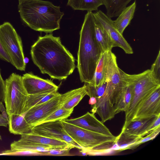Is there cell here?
Returning a JSON list of instances; mask_svg holds the SVG:
<instances>
[{
  "label": "cell",
  "instance_id": "cell-1",
  "mask_svg": "<svg viewBox=\"0 0 160 160\" xmlns=\"http://www.w3.org/2000/svg\"><path fill=\"white\" fill-rule=\"evenodd\" d=\"M30 54L41 72L53 79H66L76 68L72 55L62 44L60 37L52 33L39 36L31 46Z\"/></svg>",
  "mask_w": 160,
  "mask_h": 160
},
{
  "label": "cell",
  "instance_id": "cell-2",
  "mask_svg": "<svg viewBox=\"0 0 160 160\" xmlns=\"http://www.w3.org/2000/svg\"><path fill=\"white\" fill-rule=\"evenodd\" d=\"M95 21L92 12H88L80 32L77 68L82 82L91 83L97 65L102 53L94 34Z\"/></svg>",
  "mask_w": 160,
  "mask_h": 160
},
{
  "label": "cell",
  "instance_id": "cell-3",
  "mask_svg": "<svg viewBox=\"0 0 160 160\" xmlns=\"http://www.w3.org/2000/svg\"><path fill=\"white\" fill-rule=\"evenodd\" d=\"M60 7L48 1L28 0L18 5L21 18L32 29L47 33L60 28L64 13Z\"/></svg>",
  "mask_w": 160,
  "mask_h": 160
},
{
  "label": "cell",
  "instance_id": "cell-4",
  "mask_svg": "<svg viewBox=\"0 0 160 160\" xmlns=\"http://www.w3.org/2000/svg\"><path fill=\"white\" fill-rule=\"evenodd\" d=\"M122 81L128 84L132 91V98L129 109L125 113V119L122 128L132 121L140 106L154 92L160 88V82L153 77L150 69L138 74H129L120 68Z\"/></svg>",
  "mask_w": 160,
  "mask_h": 160
},
{
  "label": "cell",
  "instance_id": "cell-5",
  "mask_svg": "<svg viewBox=\"0 0 160 160\" xmlns=\"http://www.w3.org/2000/svg\"><path fill=\"white\" fill-rule=\"evenodd\" d=\"M68 135L88 153L93 154L111 149L116 142V137L89 131L61 120Z\"/></svg>",
  "mask_w": 160,
  "mask_h": 160
},
{
  "label": "cell",
  "instance_id": "cell-6",
  "mask_svg": "<svg viewBox=\"0 0 160 160\" xmlns=\"http://www.w3.org/2000/svg\"><path fill=\"white\" fill-rule=\"evenodd\" d=\"M28 95L23 84L22 76L12 73L5 81L4 102L8 116L24 114Z\"/></svg>",
  "mask_w": 160,
  "mask_h": 160
},
{
  "label": "cell",
  "instance_id": "cell-7",
  "mask_svg": "<svg viewBox=\"0 0 160 160\" xmlns=\"http://www.w3.org/2000/svg\"><path fill=\"white\" fill-rule=\"evenodd\" d=\"M0 41L10 59V63L21 71L25 70L22 41L12 25L8 22L0 25Z\"/></svg>",
  "mask_w": 160,
  "mask_h": 160
},
{
  "label": "cell",
  "instance_id": "cell-8",
  "mask_svg": "<svg viewBox=\"0 0 160 160\" xmlns=\"http://www.w3.org/2000/svg\"><path fill=\"white\" fill-rule=\"evenodd\" d=\"M119 69L116 55L111 50L107 51L104 79L107 82L106 93L112 106L116 102L123 86Z\"/></svg>",
  "mask_w": 160,
  "mask_h": 160
},
{
  "label": "cell",
  "instance_id": "cell-9",
  "mask_svg": "<svg viewBox=\"0 0 160 160\" xmlns=\"http://www.w3.org/2000/svg\"><path fill=\"white\" fill-rule=\"evenodd\" d=\"M87 94L89 97L96 98V102L91 106L92 113H97L101 118V121L104 123L113 118L116 115L113 106L111 103L106 93L107 82L104 79L98 86H94L90 83H86Z\"/></svg>",
  "mask_w": 160,
  "mask_h": 160
},
{
  "label": "cell",
  "instance_id": "cell-10",
  "mask_svg": "<svg viewBox=\"0 0 160 160\" xmlns=\"http://www.w3.org/2000/svg\"><path fill=\"white\" fill-rule=\"evenodd\" d=\"M32 132L65 142L74 148L84 149L67 133L61 120L47 122L36 125L32 128Z\"/></svg>",
  "mask_w": 160,
  "mask_h": 160
},
{
  "label": "cell",
  "instance_id": "cell-11",
  "mask_svg": "<svg viewBox=\"0 0 160 160\" xmlns=\"http://www.w3.org/2000/svg\"><path fill=\"white\" fill-rule=\"evenodd\" d=\"M95 19L105 29L110 37L113 47H119L128 54L133 53V51L127 41L116 28L113 21L101 10L93 12Z\"/></svg>",
  "mask_w": 160,
  "mask_h": 160
},
{
  "label": "cell",
  "instance_id": "cell-12",
  "mask_svg": "<svg viewBox=\"0 0 160 160\" xmlns=\"http://www.w3.org/2000/svg\"><path fill=\"white\" fill-rule=\"evenodd\" d=\"M60 94L45 102L33 106L26 112L24 118L32 128L60 108Z\"/></svg>",
  "mask_w": 160,
  "mask_h": 160
},
{
  "label": "cell",
  "instance_id": "cell-13",
  "mask_svg": "<svg viewBox=\"0 0 160 160\" xmlns=\"http://www.w3.org/2000/svg\"><path fill=\"white\" fill-rule=\"evenodd\" d=\"M22 79L28 95L56 92L59 88L51 80L41 78L31 72L23 74Z\"/></svg>",
  "mask_w": 160,
  "mask_h": 160
},
{
  "label": "cell",
  "instance_id": "cell-14",
  "mask_svg": "<svg viewBox=\"0 0 160 160\" xmlns=\"http://www.w3.org/2000/svg\"><path fill=\"white\" fill-rule=\"evenodd\" d=\"M94 114L88 112L80 117L63 120L89 131L106 135H113L109 129L96 118Z\"/></svg>",
  "mask_w": 160,
  "mask_h": 160
},
{
  "label": "cell",
  "instance_id": "cell-15",
  "mask_svg": "<svg viewBox=\"0 0 160 160\" xmlns=\"http://www.w3.org/2000/svg\"><path fill=\"white\" fill-rule=\"evenodd\" d=\"M159 115L160 88L154 92L140 106L132 121L143 119Z\"/></svg>",
  "mask_w": 160,
  "mask_h": 160
},
{
  "label": "cell",
  "instance_id": "cell-16",
  "mask_svg": "<svg viewBox=\"0 0 160 160\" xmlns=\"http://www.w3.org/2000/svg\"><path fill=\"white\" fill-rule=\"evenodd\" d=\"M20 139L43 145L49 146L55 148L71 149L74 148L65 142L32 132L21 135Z\"/></svg>",
  "mask_w": 160,
  "mask_h": 160
},
{
  "label": "cell",
  "instance_id": "cell-17",
  "mask_svg": "<svg viewBox=\"0 0 160 160\" xmlns=\"http://www.w3.org/2000/svg\"><path fill=\"white\" fill-rule=\"evenodd\" d=\"M24 114L8 115V129L11 133L22 135L32 132V127L25 120Z\"/></svg>",
  "mask_w": 160,
  "mask_h": 160
},
{
  "label": "cell",
  "instance_id": "cell-18",
  "mask_svg": "<svg viewBox=\"0 0 160 160\" xmlns=\"http://www.w3.org/2000/svg\"><path fill=\"white\" fill-rule=\"evenodd\" d=\"M53 148L49 146L41 145L21 139L14 141L10 144L11 151H27L39 155H42L43 152Z\"/></svg>",
  "mask_w": 160,
  "mask_h": 160
},
{
  "label": "cell",
  "instance_id": "cell-19",
  "mask_svg": "<svg viewBox=\"0 0 160 160\" xmlns=\"http://www.w3.org/2000/svg\"><path fill=\"white\" fill-rule=\"evenodd\" d=\"M136 6L135 1L131 5L125 7L117 19L113 21L115 28L121 34H122L125 29L130 23L134 16Z\"/></svg>",
  "mask_w": 160,
  "mask_h": 160
},
{
  "label": "cell",
  "instance_id": "cell-20",
  "mask_svg": "<svg viewBox=\"0 0 160 160\" xmlns=\"http://www.w3.org/2000/svg\"><path fill=\"white\" fill-rule=\"evenodd\" d=\"M123 86L117 101L113 106L115 114L122 111L126 113L128 111L132 98L130 87L122 81Z\"/></svg>",
  "mask_w": 160,
  "mask_h": 160
},
{
  "label": "cell",
  "instance_id": "cell-21",
  "mask_svg": "<svg viewBox=\"0 0 160 160\" xmlns=\"http://www.w3.org/2000/svg\"><path fill=\"white\" fill-rule=\"evenodd\" d=\"M94 21L95 37L102 52L112 50V48H113V44L108 34L95 18Z\"/></svg>",
  "mask_w": 160,
  "mask_h": 160
},
{
  "label": "cell",
  "instance_id": "cell-22",
  "mask_svg": "<svg viewBox=\"0 0 160 160\" xmlns=\"http://www.w3.org/2000/svg\"><path fill=\"white\" fill-rule=\"evenodd\" d=\"M104 5L102 0H68L67 5L74 10L92 12Z\"/></svg>",
  "mask_w": 160,
  "mask_h": 160
},
{
  "label": "cell",
  "instance_id": "cell-23",
  "mask_svg": "<svg viewBox=\"0 0 160 160\" xmlns=\"http://www.w3.org/2000/svg\"><path fill=\"white\" fill-rule=\"evenodd\" d=\"M102 0L106 9V15L111 18L118 16L122 11L132 0Z\"/></svg>",
  "mask_w": 160,
  "mask_h": 160
},
{
  "label": "cell",
  "instance_id": "cell-24",
  "mask_svg": "<svg viewBox=\"0 0 160 160\" xmlns=\"http://www.w3.org/2000/svg\"><path fill=\"white\" fill-rule=\"evenodd\" d=\"M60 94L56 91L28 95L24 113L32 107L45 102Z\"/></svg>",
  "mask_w": 160,
  "mask_h": 160
},
{
  "label": "cell",
  "instance_id": "cell-25",
  "mask_svg": "<svg viewBox=\"0 0 160 160\" xmlns=\"http://www.w3.org/2000/svg\"><path fill=\"white\" fill-rule=\"evenodd\" d=\"M107 51L102 52L97 63L94 77L91 83L94 86H98L104 80Z\"/></svg>",
  "mask_w": 160,
  "mask_h": 160
},
{
  "label": "cell",
  "instance_id": "cell-26",
  "mask_svg": "<svg viewBox=\"0 0 160 160\" xmlns=\"http://www.w3.org/2000/svg\"><path fill=\"white\" fill-rule=\"evenodd\" d=\"M73 109L68 110L62 107L60 108L36 125L47 122L65 120L71 115Z\"/></svg>",
  "mask_w": 160,
  "mask_h": 160
},
{
  "label": "cell",
  "instance_id": "cell-27",
  "mask_svg": "<svg viewBox=\"0 0 160 160\" xmlns=\"http://www.w3.org/2000/svg\"><path fill=\"white\" fill-rule=\"evenodd\" d=\"M160 131V127L152 130L145 137H141L136 142L131 144L127 148L126 150H133L141 144L153 139L158 134Z\"/></svg>",
  "mask_w": 160,
  "mask_h": 160
},
{
  "label": "cell",
  "instance_id": "cell-28",
  "mask_svg": "<svg viewBox=\"0 0 160 160\" xmlns=\"http://www.w3.org/2000/svg\"><path fill=\"white\" fill-rule=\"evenodd\" d=\"M84 84V88L62 107L68 110L74 109L83 98L87 94V86L85 83Z\"/></svg>",
  "mask_w": 160,
  "mask_h": 160
},
{
  "label": "cell",
  "instance_id": "cell-29",
  "mask_svg": "<svg viewBox=\"0 0 160 160\" xmlns=\"http://www.w3.org/2000/svg\"><path fill=\"white\" fill-rule=\"evenodd\" d=\"M84 87L85 84L81 87L71 90L63 94H61L59 100L60 107H62L65 104L81 92L84 88Z\"/></svg>",
  "mask_w": 160,
  "mask_h": 160
},
{
  "label": "cell",
  "instance_id": "cell-30",
  "mask_svg": "<svg viewBox=\"0 0 160 160\" xmlns=\"http://www.w3.org/2000/svg\"><path fill=\"white\" fill-rule=\"evenodd\" d=\"M152 74L155 79L160 82V50L157 57L150 69Z\"/></svg>",
  "mask_w": 160,
  "mask_h": 160
},
{
  "label": "cell",
  "instance_id": "cell-31",
  "mask_svg": "<svg viewBox=\"0 0 160 160\" xmlns=\"http://www.w3.org/2000/svg\"><path fill=\"white\" fill-rule=\"evenodd\" d=\"M70 148H51L49 150L43 152L42 155L54 156H68L69 155Z\"/></svg>",
  "mask_w": 160,
  "mask_h": 160
},
{
  "label": "cell",
  "instance_id": "cell-32",
  "mask_svg": "<svg viewBox=\"0 0 160 160\" xmlns=\"http://www.w3.org/2000/svg\"><path fill=\"white\" fill-rule=\"evenodd\" d=\"M5 81L3 79L0 71V102H3L4 99Z\"/></svg>",
  "mask_w": 160,
  "mask_h": 160
},
{
  "label": "cell",
  "instance_id": "cell-33",
  "mask_svg": "<svg viewBox=\"0 0 160 160\" xmlns=\"http://www.w3.org/2000/svg\"><path fill=\"white\" fill-rule=\"evenodd\" d=\"M0 59L8 62H10V59L4 49L0 41Z\"/></svg>",
  "mask_w": 160,
  "mask_h": 160
},
{
  "label": "cell",
  "instance_id": "cell-34",
  "mask_svg": "<svg viewBox=\"0 0 160 160\" xmlns=\"http://www.w3.org/2000/svg\"><path fill=\"white\" fill-rule=\"evenodd\" d=\"M159 127H160V115L158 116L149 127L148 130V134L152 130Z\"/></svg>",
  "mask_w": 160,
  "mask_h": 160
},
{
  "label": "cell",
  "instance_id": "cell-35",
  "mask_svg": "<svg viewBox=\"0 0 160 160\" xmlns=\"http://www.w3.org/2000/svg\"><path fill=\"white\" fill-rule=\"evenodd\" d=\"M8 124V118H7L2 114H0V126L7 127Z\"/></svg>",
  "mask_w": 160,
  "mask_h": 160
},
{
  "label": "cell",
  "instance_id": "cell-36",
  "mask_svg": "<svg viewBox=\"0 0 160 160\" xmlns=\"http://www.w3.org/2000/svg\"><path fill=\"white\" fill-rule=\"evenodd\" d=\"M0 111L2 112V114L6 118L8 119V116L7 113L6 109L5 108L3 102H0Z\"/></svg>",
  "mask_w": 160,
  "mask_h": 160
},
{
  "label": "cell",
  "instance_id": "cell-37",
  "mask_svg": "<svg viewBox=\"0 0 160 160\" xmlns=\"http://www.w3.org/2000/svg\"><path fill=\"white\" fill-rule=\"evenodd\" d=\"M96 102V98L93 97H90L89 101V104L91 105V106L94 105Z\"/></svg>",
  "mask_w": 160,
  "mask_h": 160
},
{
  "label": "cell",
  "instance_id": "cell-38",
  "mask_svg": "<svg viewBox=\"0 0 160 160\" xmlns=\"http://www.w3.org/2000/svg\"><path fill=\"white\" fill-rule=\"evenodd\" d=\"M28 0H18L19 4H21L22 3Z\"/></svg>",
  "mask_w": 160,
  "mask_h": 160
},
{
  "label": "cell",
  "instance_id": "cell-39",
  "mask_svg": "<svg viewBox=\"0 0 160 160\" xmlns=\"http://www.w3.org/2000/svg\"><path fill=\"white\" fill-rule=\"evenodd\" d=\"M2 140V138L1 135H0V140Z\"/></svg>",
  "mask_w": 160,
  "mask_h": 160
}]
</instances>
